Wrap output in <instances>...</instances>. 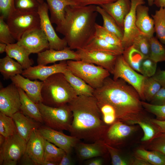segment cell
Returning <instances> with one entry per match:
<instances>
[{
	"mask_svg": "<svg viewBox=\"0 0 165 165\" xmlns=\"http://www.w3.org/2000/svg\"><path fill=\"white\" fill-rule=\"evenodd\" d=\"M93 96L98 104H108L113 108L117 121L134 125L137 121L148 119L138 92L121 78L114 80L107 77L101 87L94 89Z\"/></svg>",
	"mask_w": 165,
	"mask_h": 165,
	"instance_id": "obj_1",
	"label": "cell"
},
{
	"mask_svg": "<svg viewBox=\"0 0 165 165\" xmlns=\"http://www.w3.org/2000/svg\"><path fill=\"white\" fill-rule=\"evenodd\" d=\"M68 105L73 116L68 130L71 136L93 142L103 140L109 127L102 120L94 96H78Z\"/></svg>",
	"mask_w": 165,
	"mask_h": 165,
	"instance_id": "obj_2",
	"label": "cell"
},
{
	"mask_svg": "<svg viewBox=\"0 0 165 165\" xmlns=\"http://www.w3.org/2000/svg\"><path fill=\"white\" fill-rule=\"evenodd\" d=\"M97 6L68 5L65 9V19L56 30L64 36L72 50L83 48L94 35L98 12Z\"/></svg>",
	"mask_w": 165,
	"mask_h": 165,
	"instance_id": "obj_3",
	"label": "cell"
},
{
	"mask_svg": "<svg viewBox=\"0 0 165 165\" xmlns=\"http://www.w3.org/2000/svg\"><path fill=\"white\" fill-rule=\"evenodd\" d=\"M42 103L54 107L68 105L78 95L63 73L54 74L43 81Z\"/></svg>",
	"mask_w": 165,
	"mask_h": 165,
	"instance_id": "obj_4",
	"label": "cell"
},
{
	"mask_svg": "<svg viewBox=\"0 0 165 165\" xmlns=\"http://www.w3.org/2000/svg\"><path fill=\"white\" fill-rule=\"evenodd\" d=\"M67 68L94 89L101 87L110 73L99 66L82 60L67 61Z\"/></svg>",
	"mask_w": 165,
	"mask_h": 165,
	"instance_id": "obj_5",
	"label": "cell"
},
{
	"mask_svg": "<svg viewBox=\"0 0 165 165\" xmlns=\"http://www.w3.org/2000/svg\"><path fill=\"white\" fill-rule=\"evenodd\" d=\"M36 104L46 126L59 131L69 130L73 116L68 105L54 107L42 102Z\"/></svg>",
	"mask_w": 165,
	"mask_h": 165,
	"instance_id": "obj_6",
	"label": "cell"
},
{
	"mask_svg": "<svg viewBox=\"0 0 165 165\" xmlns=\"http://www.w3.org/2000/svg\"><path fill=\"white\" fill-rule=\"evenodd\" d=\"M6 19V23L17 41L27 31L40 26V18L37 12L15 9Z\"/></svg>",
	"mask_w": 165,
	"mask_h": 165,
	"instance_id": "obj_7",
	"label": "cell"
},
{
	"mask_svg": "<svg viewBox=\"0 0 165 165\" xmlns=\"http://www.w3.org/2000/svg\"><path fill=\"white\" fill-rule=\"evenodd\" d=\"M27 143L17 133L6 138L0 146V165H16L25 153Z\"/></svg>",
	"mask_w": 165,
	"mask_h": 165,
	"instance_id": "obj_8",
	"label": "cell"
},
{
	"mask_svg": "<svg viewBox=\"0 0 165 165\" xmlns=\"http://www.w3.org/2000/svg\"><path fill=\"white\" fill-rule=\"evenodd\" d=\"M132 68L126 62L122 54L117 56L112 75L113 79L121 78L134 87L141 100L145 101L143 87L145 77Z\"/></svg>",
	"mask_w": 165,
	"mask_h": 165,
	"instance_id": "obj_9",
	"label": "cell"
},
{
	"mask_svg": "<svg viewBox=\"0 0 165 165\" xmlns=\"http://www.w3.org/2000/svg\"><path fill=\"white\" fill-rule=\"evenodd\" d=\"M16 42L30 54H38L50 49L47 38L40 27L27 31Z\"/></svg>",
	"mask_w": 165,
	"mask_h": 165,
	"instance_id": "obj_10",
	"label": "cell"
},
{
	"mask_svg": "<svg viewBox=\"0 0 165 165\" xmlns=\"http://www.w3.org/2000/svg\"><path fill=\"white\" fill-rule=\"evenodd\" d=\"M49 10L47 3L44 2L40 4L37 11L40 18V27L47 38L50 49L63 50L68 46L67 43L63 38H60L57 34L50 20Z\"/></svg>",
	"mask_w": 165,
	"mask_h": 165,
	"instance_id": "obj_11",
	"label": "cell"
},
{
	"mask_svg": "<svg viewBox=\"0 0 165 165\" xmlns=\"http://www.w3.org/2000/svg\"><path fill=\"white\" fill-rule=\"evenodd\" d=\"M38 130L45 139L63 149L66 153L70 154L80 141L75 137L66 135L46 126H40Z\"/></svg>",
	"mask_w": 165,
	"mask_h": 165,
	"instance_id": "obj_12",
	"label": "cell"
},
{
	"mask_svg": "<svg viewBox=\"0 0 165 165\" xmlns=\"http://www.w3.org/2000/svg\"><path fill=\"white\" fill-rule=\"evenodd\" d=\"M21 105L18 87L13 83L0 90V112L12 117L20 111Z\"/></svg>",
	"mask_w": 165,
	"mask_h": 165,
	"instance_id": "obj_13",
	"label": "cell"
},
{
	"mask_svg": "<svg viewBox=\"0 0 165 165\" xmlns=\"http://www.w3.org/2000/svg\"><path fill=\"white\" fill-rule=\"evenodd\" d=\"M130 1L131 8L125 17L124 22L123 36L122 42L124 50L132 45L134 40L137 36L141 35H145L136 27L135 21L136 8L138 5H144L145 3V0Z\"/></svg>",
	"mask_w": 165,
	"mask_h": 165,
	"instance_id": "obj_14",
	"label": "cell"
},
{
	"mask_svg": "<svg viewBox=\"0 0 165 165\" xmlns=\"http://www.w3.org/2000/svg\"><path fill=\"white\" fill-rule=\"evenodd\" d=\"M81 60L101 66L112 74L118 56L103 52L90 51L82 48L76 50Z\"/></svg>",
	"mask_w": 165,
	"mask_h": 165,
	"instance_id": "obj_15",
	"label": "cell"
},
{
	"mask_svg": "<svg viewBox=\"0 0 165 165\" xmlns=\"http://www.w3.org/2000/svg\"><path fill=\"white\" fill-rule=\"evenodd\" d=\"M67 68V61H60L58 64L50 66L38 64L24 70L22 75L30 80L39 79L44 81L51 75L57 73H63Z\"/></svg>",
	"mask_w": 165,
	"mask_h": 165,
	"instance_id": "obj_16",
	"label": "cell"
},
{
	"mask_svg": "<svg viewBox=\"0 0 165 165\" xmlns=\"http://www.w3.org/2000/svg\"><path fill=\"white\" fill-rule=\"evenodd\" d=\"M136 127L116 121L108 127L103 140L106 144L113 146L120 144L136 130Z\"/></svg>",
	"mask_w": 165,
	"mask_h": 165,
	"instance_id": "obj_17",
	"label": "cell"
},
{
	"mask_svg": "<svg viewBox=\"0 0 165 165\" xmlns=\"http://www.w3.org/2000/svg\"><path fill=\"white\" fill-rule=\"evenodd\" d=\"M13 84L23 90L28 97L36 104L42 102L41 91L43 81L31 80L17 75L10 79Z\"/></svg>",
	"mask_w": 165,
	"mask_h": 165,
	"instance_id": "obj_18",
	"label": "cell"
},
{
	"mask_svg": "<svg viewBox=\"0 0 165 165\" xmlns=\"http://www.w3.org/2000/svg\"><path fill=\"white\" fill-rule=\"evenodd\" d=\"M73 60H80L76 51L70 49L68 46L61 50L49 49L37 54L38 64L46 65L58 61Z\"/></svg>",
	"mask_w": 165,
	"mask_h": 165,
	"instance_id": "obj_19",
	"label": "cell"
},
{
	"mask_svg": "<svg viewBox=\"0 0 165 165\" xmlns=\"http://www.w3.org/2000/svg\"><path fill=\"white\" fill-rule=\"evenodd\" d=\"M44 139L37 129H34L27 143L24 155L29 158L34 165H41L43 161Z\"/></svg>",
	"mask_w": 165,
	"mask_h": 165,
	"instance_id": "obj_20",
	"label": "cell"
},
{
	"mask_svg": "<svg viewBox=\"0 0 165 165\" xmlns=\"http://www.w3.org/2000/svg\"><path fill=\"white\" fill-rule=\"evenodd\" d=\"M74 148L78 157L82 160L102 157L108 152L103 140H97L91 143L80 141L77 144Z\"/></svg>",
	"mask_w": 165,
	"mask_h": 165,
	"instance_id": "obj_21",
	"label": "cell"
},
{
	"mask_svg": "<svg viewBox=\"0 0 165 165\" xmlns=\"http://www.w3.org/2000/svg\"><path fill=\"white\" fill-rule=\"evenodd\" d=\"M100 6L115 20L123 31L124 19L131 8L130 0H117Z\"/></svg>",
	"mask_w": 165,
	"mask_h": 165,
	"instance_id": "obj_22",
	"label": "cell"
},
{
	"mask_svg": "<svg viewBox=\"0 0 165 165\" xmlns=\"http://www.w3.org/2000/svg\"><path fill=\"white\" fill-rule=\"evenodd\" d=\"M148 7L144 5L138 6L136 11L135 25L138 29L149 38L155 33L153 20L149 15Z\"/></svg>",
	"mask_w": 165,
	"mask_h": 165,
	"instance_id": "obj_23",
	"label": "cell"
},
{
	"mask_svg": "<svg viewBox=\"0 0 165 165\" xmlns=\"http://www.w3.org/2000/svg\"><path fill=\"white\" fill-rule=\"evenodd\" d=\"M15 124L17 133L27 142L34 129H38L41 126L38 123L26 116L20 111L14 114L12 117Z\"/></svg>",
	"mask_w": 165,
	"mask_h": 165,
	"instance_id": "obj_24",
	"label": "cell"
},
{
	"mask_svg": "<svg viewBox=\"0 0 165 165\" xmlns=\"http://www.w3.org/2000/svg\"><path fill=\"white\" fill-rule=\"evenodd\" d=\"M50 16V19L52 24L57 26L61 25L65 19V9L68 5H77L73 0H46Z\"/></svg>",
	"mask_w": 165,
	"mask_h": 165,
	"instance_id": "obj_25",
	"label": "cell"
},
{
	"mask_svg": "<svg viewBox=\"0 0 165 165\" xmlns=\"http://www.w3.org/2000/svg\"><path fill=\"white\" fill-rule=\"evenodd\" d=\"M83 48L118 56L122 55L124 50L123 48L111 44L94 35Z\"/></svg>",
	"mask_w": 165,
	"mask_h": 165,
	"instance_id": "obj_26",
	"label": "cell"
},
{
	"mask_svg": "<svg viewBox=\"0 0 165 165\" xmlns=\"http://www.w3.org/2000/svg\"><path fill=\"white\" fill-rule=\"evenodd\" d=\"M5 52L7 55L16 60L24 70L31 66L34 63L33 60L29 58L30 54L17 42L7 44Z\"/></svg>",
	"mask_w": 165,
	"mask_h": 165,
	"instance_id": "obj_27",
	"label": "cell"
},
{
	"mask_svg": "<svg viewBox=\"0 0 165 165\" xmlns=\"http://www.w3.org/2000/svg\"><path fill=\"white\" fill-rule=\"evenodd\" d=\"M18 88L21 103L20 111L35 121L43 123V121L41 114L37 104L28 97L23 90L20 88Z\"/></svg>",
	"mask_w": 165,
	"mask_h": 165,
	"instance_id": "obj_28",
	"label": "cell"
},
{
	"mask_svg": "<svg viewBox=\"0 0 165 165\" xmlns=\"http://www.w3.org/2000/svg\"><path fill=\"white\" fill-rule=\"evenodd\" d=\"M63 74L78 96H93L94 89L82 79L74 74L68 68Z\"/></svg>",
	"mask_w": 165,
	"mask_h": 165,
	"instance_id": "obj_29",
	"label": "cell"
},
{
	"mask_svg": "<svg viewBox=\"0 0 165 165\" xmlns=\"http://www.w3.org/2000/svg\"><path fill=\"white\" fill-rule=\"evenodd\" d=\"M22 66L7 55L0 59V72L4 80H7L17 75L22 74Z\"/></svg>",
	"mask_w": 165,
	"mask_h": 165,
	"instance_id": "obj_30",
	"label": "cell"
},
{
	"mask_svg": "<svg viewBox=\"0 0 165 165\" xmlns=\"http://www.w3.org/2000/svg\"><path fill=\"white\" fill-rule=\"evenodd\" d=\"M97 11L101 16L103 20L102 26L115 35L121 41L123 36V31L115 20L100 6H97Z\"/></svg>",
	"mask_w": 165,
	"mask_h": 165,
	"instance_id": "obj_31",
	"label": "cell"
},
{
	"mask_svg": "<svg viewBox=\"0 0 165 165\" xmlns=\"http://www.w3.org/2000/svg\"><path fill=\"white\" fill-rule=\"evenodd\" d=\"M156 37L165 46V7H160L152 14Z\"/></svg>",
	"mask_w": 165,
	"mask_h": 165,
	"instance_id": "obj_32",
	"label": "cell"
},
{
	"mask_svg": "<svg viewBox=\"0 0 165 165\" xmlns=\"http://www.w3.org/2000/svg\"><path fill=\"white\" fill-rule=\"evenodd\" d=\"M66 153L63 149L44 139L43 161L50 162L55 165H58Z\"/></svg>",
	"mask_w": 165,
	"mask_h": 165,
	"instance_id": "obj_33",
	"label": "cell"
},
{
	"mask_svg": "<svg viewBox=\"0 0 165 165\" xmlns=\"http://www.w3.org/2000/svg\"><path fill=\"white\" fill-rule=\"evenodd\" d=\"M136 154L151 165H165V155L158 151H148L141 148L136 150Z\"/></svg>",
	"mask_w": 165,
	"mask_h": 165,
	"instance_id": "obj_34",
	"label": "cell"
},
{
	"mask_svg": "<svg viewBox=\"0 0 165 165\" xmlns=\"http://www.w3.org/2000/svg\"><path fill=\"white\" fill-rule=\"evenodd\" d=\"M122 55L128 64L140 73V65L145 57L133 45L125 49Z\"/></svg>",
	"mask_w": 165,
	"mask_h": 165,
	"instance_id": "obj_35",
	"label": "cell"
},
{
	"mask_svg": "<svg viewBox=\"0 0 165 165\" xmlns=\"http://www.w3.org/2000/svg\"><path fill=\"white\" fill-rule=\"evenodd\" d=\"M149 57L156 63L165 61V46L154 36L150 38Z\"/></svg>",
	"mask_w": 165,
	"mask_h": 165,
	"instance_id": "obj_36",
	"label": "cell"
},
{
	"mask_svg": "<svg viewBox=\"0 0 165 165\" xmlns=\"http://www.w3.org/2000/svg\"><path fill=\"white\" fill-rule=\"evenodd\" d=\"M17 133L13 118L0 112V134L6 138Z\"/></svg>",
	"mask_w": 165,
	"mask_h": 165,
	"instance_id": "obj_37",
	"label": "cell"
},
{
	"mask_svg": "<svg viewBox=\"0 0 165 165\" xmlns=\"http://www.w3.org/2000/svg\"><path fill=\"white\" fill-rule=\"evenodd\" d=\"M135 124L138 125L143 131L144 135L141 139L142 141H150L161 133L158 128L151 122L149 119L137 121Z\"/></svg>",
	"mask_w": 165,
	"mask_h": 165,
	"instance_id": "obj_38",
	"label": "cell"
},
{
	"mask_svg": "<svg viewBox=\"0 0 165 165\" xmlns=\"http://www.w3.org/2000/svg\"><path fill=\"white\" fill-rule=\"evenodd\" d=\"M161 87L160 84L152 77H146L144 83L143 92L145 100L150 102Z\"/></svg>",
	"mask_w": 165,
	"mask_h": 165,
	"instance_id": "obj_39",
	"label": "cell"
},
{
	"mask_svg": "<svg viewBox=\"0 0 165 165\" xmlns=\"http://www.w3.org/2000/svg\"><path fill=\"white\" fill-rule=\"evenodd\" d=\"M94 35L111 44L119 46L123 48L121 40L112 33L106 30L102 26L97 23L95 25Z\"/></svg>",
	"mask_w": 165,
	"mask_h": 165,
	"instance_id": "obj_40",
	"label": "cell"
},
{
	"mask_svg": "<svg viewBox=\"0 0 165 165\" xmlns=\"http://www.w3.org/2000/svg\"><path fill=\"white\" fill-rule=\"evenodd\" d=\"M150 38L145 35H141L134 40L132 45L145 57H149L150 52Z\"/></svg>",
	"mask_w": 165,
	"mask_h": 165,
	"instance_id": "obj_41",
	"label": "cell"
},
{
	"mask_svg": "<svg viewBox=\"0 0 165 165\" xmlns=\"http://www.w3.org/2000/svg\"><path fill=\"white\" fill-rule=\"evenodd\" d=\"M105 145L108 152L110 155L112 165H131V159H127L123 156L119 151L115 147L105 143Z\"/></svg>",
	"mask_w": 165,
	"mask_h": 165,
	"instance_id": "obj_42",
	"label": "cell"
},
{
	"mask_svg": "<svg viewBox=\"0 0 165 165\" xmlns=\"http://www.w3.org/2000/svg\"><path fill=\"white\" fill-rule=\"evenodd\" d=\"M5 18L2 16H0V42L8 44L15 43L16 41Z\"/></svg>",
	"mask_w": 165,
	"mask_h": 165,
	"instance_id": "obj_43",
	"label": "cell"
},
{
	"mask_svg": "<svg viewBox=\"0 0 165 165\" xmlns=\"http://www.w3.org/2000/svg\"><path fill=\"white\" fill-rule=\"evenodd\" d=\"M41 3L38 0H14L16 10L28 12H37Z\"/></svg>",
	"mask_w": 165,
	"mask_h": 165,
	"instance_id": "obj_44",
	"label": "cell"
},
{
	"mask_svg": "<svg viewBox=\"0 0 165 165\" xmlns=\"http://www.w3.org/2000/svg\"><path fill=\"white\" fill-rule=\"evenodd\" d=\"M157 64L150 57H144L140 65V73L145 77L153 76L156 71Z\"/></svg>",
	"mask_w": 165,
	"mask_h": 165,
	"instance_id": "obj_45",
	"label": "cell"
},
{
	"mask_svg": "<svg viewBox=\"0 0 165 165\" xmlns=\"http://www.w3.org/2000/svg\"><path fill=\"white\" fill-rule=\"evenodd\" d=\"M150 141L148 146L150 150H157L165 155V134L160 133Z\"/></svg>",
	"mask_w": 165,
	"mask_h": 165,
	"instance_id": "obj_46",
	"label": "cell"
},
{
	"mask_svg": "<svg viewBox=\"0 0 165 165\" xmlns=\"http://www.w3.org/2000/svg\"><path fill=\"white\" fill-rule=\"evenodd\" d=\"M141 104L145 110L156 116V119L165 120V105H155L144 101H141Z\"/></svg>",
	"mask_w": 165,
	"mask_h": 165,
	"instance_id": "obj_47",
	"label": "cell"
},
{
	"mask_svg": "<svg viewBox=\"0 0 165 165\" xmlns=\"http://www.w3.org/2000/svg\"><path fill=\"white\" fill-rule=\"evenodd\" d=\"M15 9L14 0H0V12L5 18L7 19Z\"/></svg>",
	"mask_w": 165,
	"mask_h": 165,
	"instance_id": "obj_48",
	"label": "cell"
},
{
	"mask_svg": "<svg viewBox=\"0 0 165 165\" xmlns=\"http://www.w3.org/2000/svg\"><path fill=\"white\" fill-rule=\"evenodd\" d=\"M149 103L155 105H165V88L161 87L153 97Z\"/></svg>",
	"mask_w": 165,
	"mask_h": 165,
	"instance_id": "obj_49",
	"label": "cell"
},
{
	"mask_svg": "<svg viewBox=\"0 0 165 165\" xmlns=\"http://www.w3.org/2000/svg\"><path fill=\"white\" fill-rule=\"evenodd\" d=\"M77 6H85L91 5H101L112 2L117 0H73Z\"/></svg>",
	"mask_w": 165,
	"mask_h": 165,
	"instance_id": "obj_50",
	"label": "cell"
},
{
	"mask_svg": "<svg viewBox=\"0 0 165 165\" xmlns=\"http://www.w3.org/2000/svg\"><path fill=\"white\" fill-rule=\"evenodd\" d=\"M152 77L160 84L161 87L165 88V70H158Z\"/></svg>",
	"mask_w": 165,
	"mask_h": 165,
	"instance_id": "obj_51",
	"label": "cell"
},
{
	"mask_svg": "<svg viewBox=\"0 0 165 165\" xmlns=\"http://www.w3.org/2000/svg\"><path fill=\"white\" fill-rule=\"evenodd\" d=\"M151 123L156 126L161 133L165 134V120H160L156 119H150Z\"/></svg>",
	"mask_w": 165,
	"mask_h": 165,
	"instance_id": "obj_52",
	"label": "cell"
},
{
	"mask_svg": "<svg viewBox=\"0 0 165 165\" xmlns=\"http://www.w3.org/2000/svg\"><path fill=\"white\" fill-rule=\"evenodd\" d=\"M70 153H66L61 159L58 165H72L74 162Z\"/></svg>",
	"mask_w": 165,
	"mask_h": 165,
	"instance_id": "obj_53",
	"label": "cell"
},
{
	"mask_svg": "<svg viewBox=\"0 0 165 165\" xmlns=\"http://www.w3.org/2000/svg\"><path fill=\"white\" fill-rule=\"evenodd\" d=\"M104 162L102 157H98L88 160L86 164L87 165H102Z\"/></svg>",
	"mask_w": 165,
	"mask_h": 165,
	"instance_id": "obj_54",
	"label": "cell"
},
{
	"mask_svg": "<svg viewBox=\"0 0 165 165\" xmlns=\"http://www.w3.org/2000/svg\"><path fill=\"white\" fill-rule=\"evenodd\" d=\"M131 165H151L145 160L136 156L131 159Z\"/></svg>",
	"mask_w": 165,
	"mask_h": 165,
	"instance_id": "obj_55",
	"label": "cell"
},
{
	"mask_svg": "<svg viewBox=\"0 0 165 165\" xmlns=\"http://www.w3.org/2000/svg\"><path fill=\"white\" fill-rule=\"evenodd\" d=\"M154 4L159 8L165 7V0H155Z\"/></svg>",
	"mask_w": 165,
	"mask_h": 165,
	"instance_id": "obj_56",
	"label": "cell"
},
{
	"mask_svg": "<svg viewBox=\"0 0 165 165\" xmlns=\"http://www.w3.org/2000/svg\"><path fill=\"white\" fill-rule=\"evenodd\" d=\"M7 44L6 43H0V53H2L6 52Z\"/></svg>",
	"mask_w": 165,
	"mask_h": 165,
	"instance_id": "obj_57",
	"label": "cell"
},
{
	"mask_svg": "<svg viewBox=\"0 0 165 165\" xmlns=\"http://www.w3.org/2000/svg\"><path fill=\"white\" fill-rule=\"evenodd\" d=\"M41 165H55V164L50 162L43 161L41 163Z\"/></svg>",
	"mask_w": 165,
	"mask_h": 165,
	"instance_id": "obj_58",
	"label": "cell"
},
{
	"mask_svg": "<svg viewBox=\"0 0 165 165\" xmlns=\"http://www.w3.org/2000/svg\"><path fill=\"white\" fill-rule=\"evenodd\" d=\"M6 138L0 134V146L4 142Z\"/></svg>",
	"mask_w": 165,
	"mask_h": 165,
	"instance_id": "obj_59",
	"label": "cell"
},
{
	"mask_svg": "<svg viewBox=\"0 0 165 165\" xmlns=\"http://www.w3.org/2000/svg\"><path fill=\"white\" fill-rule=\"evenodd\" d=\"M155 0H147L148 4L149 6H152Z\"/></svg>",
	"mask_w": 165,
	"mask_h": 165,
	"instance_id": "obj_60",
	"label": "cell"
},
{
	"mask_svg": "<svg viewBox=\"0 0 165 165\" xmlns=\"http://www.w3.org/2000/svg\"><path fill=\"white\" fill-rule=\"evenodd\" d=\"M40 3H42L44 2V0H38Z\"/></svg>",
	"mask_w": 165,
	"mask_h": 165,
	"instance_id": "obj_61",
	"label": "cell"
}]
</instances>
